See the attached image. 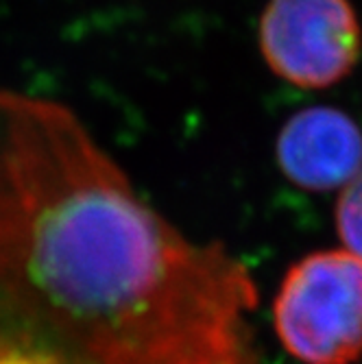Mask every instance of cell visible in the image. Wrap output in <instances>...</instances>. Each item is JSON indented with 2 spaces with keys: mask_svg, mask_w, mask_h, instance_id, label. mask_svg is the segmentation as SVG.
<instances>
[{
  "mask_svg": "<svg viewBox=\"0 0 362 364\" xmlns=\"http://www.w3.org/2000/svg\"><path fill=\"white\" fill-rule=\"evenodd\" d=\"M257 286L186 238L79 116L0 87V364H265Z\"/></svg>",
  "mask_w": 362,
  "mask_h": 364,
  "instance_id": "1",
  "label": "cell"
},
{
  "mask_svg": "<svg viewBox=\"0 0 362 364\" xmlns=\"http://www.w3.org/2000/svg\"><path fill=\"white\" fill-rule=\"evenodd\" d=\"M284 349L304 364H351L362 355V262L319 251L286 273L273 306Z\"/></svg>",
  "mask_w": 362,
  "mask_h": 364,
  "instance_id": "2",
  "label": "cell"
},
{
  "mask_svg": "<svg viewBox=\"0 0 362 364\" xmlns=\"http://www.w3.org/2000/svg\"><path fill=\"white\" fill-rule=\"evenodd\" d=\"M257 40L275 77L302 90H327L356 68L362 26L351 0H269Z\"/></svg>",
  "mask_w": 362,
  "mask_h": 364,
  "instance_id": "3",
  "label": "cell"
},
{
  "mask_svg": "<svg viewBox=\"0 0 362 364\" xmlns=\"http://www.w3.org/2000/svg\"><path fill=\"white\" fill-rule=\"evenodd\" d=\"M275 151L288 181L327 192L347 186L362 171V129L336 107H306L284 122Z\"/></svg>",
  "mask_w": 362,
  "mask_h": 364,
  "instance_id": "4",
  "label": "cell"
},
{
  "mask_svg": "<svg viewBox=\"0 0 362 364\" xmlns=\"http://www.w3.org/2000/svg\"><path fill=\"white\" fill-rule=\"evenodd\" d=\"M336 229L345 251L362 262V171L343 186L336 203Z\"/></svg>",
  "mask_w": 362,
  "mask_h": 364,
  "instance_id": "5",
  "label": "cell"
}]
</instances>
